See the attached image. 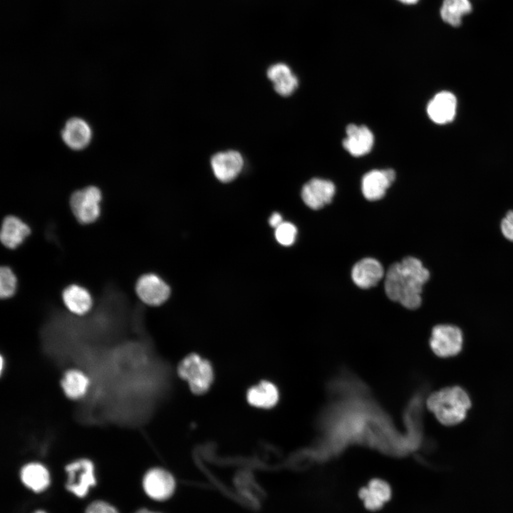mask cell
I'll return each instance as SVG.
<instances>
[{"label":"cell","instance_id":"6da1fadb","mask_svg":"<svg viewBox=\"0 0 513 513\" xmlns=\"http://www.w3.org/2000/svg\"><path fill=\"white\" fill-rule=\"evenodd\" d=\"M429 278L430 272L421 261L407 256L389 267L385 291L390 300L400 302L407 309H416L421 305L423 286Z\"/></svg>","mask_w":513,"mask_h":513},{"label":"cell","instance_id":"7a4b0ae2","mask_svg":"<svg viewBox=\"0 0 513 513\" xmlns=\"http://www.w3.org/2000/svg\"><path fill=\"white\" fill-rule=\"evenodd\" d=\"M428 409L445 425H454L462 422L470 408L467 393L461 388H446L430 395Z\"/></svg>","mask_w":513,"mask_h":513},{"label":"cell","instance_id":"3957f363","mask_svg":"<svg viewBox=\"0 0 513 513\" xmlns=\"http://www.w3.org/2000/svg\"><path fill=\"white\" fill-rule=\"evenodd\" d=\"M179 375L186 380L191 390L202 394L209 388L213 379L211 364L195 353L185 357L178 366Z\"/></svg>","mask_w":513,"mask_h":513},{"label":"cell","instance_id":"277c9868","mask_svg":"<svg viewBox=\"0 0 513 513\" xmlns=\"http://www.w3.org/2000/svg\"><path fill=\"white\" fill-rule=\"evenodd\" d=\"M101 200V192L95 186L74 192L70 198V205L76 219L82 224L96 221L100 214Z\"/></svg>","mask_w":513,"mask_h":513},{"label":"cell","instance_id":"5b68a950","mask_svg":"<svg viewBox=\"0 0 513 513\" xmlns=\"http://www.w3.org/2000/svg\"><path fill=\"white\" fill-rule=\"evenodd\" d=\"M68 480L66 489L79 497L86 496L90 487L96 483L94 466L88 459H79L66 467Z\"/></svg>","mask_w":513,"mask_h":513},{"label":"cell","instance_id":"8992f818","mask_svg":"<svg viewBox=\"0 0 513 513\" xmlns=\"http://www.w3.org/2000/svg\"><path fill=\"white\" fill-rule=\"evenodd\" d=\"M461 330L453 325L440 324L432 331L430 345L433 352L440 357H449L457 354L462 348Z\"/></svg>","mask_w":513,"mask_h":513},{"label":"cell","instance_id":"52a82bcc","mask_svg":"<svg viewBox=\"0 0 513 513\" xmlns=\"http://www.w3.org/2000/svg\"><path fill=\"white\" fill-rule=\"evenodd\" d=\"M135 291L140 300L150 306L161 305L170 294L169 286L155 274L141 276L137 281Z\"/></svg>","mask_w":513,"mask_h":513},{"label":"cell","instance_id":"ba28073f","mask_svg":"<svg viewBox=\"0 0 513 513\" xmlns=\"http://www.w3.org/2000/svg\"><path fill=\"white\" fill-rule=\"evenodd\" d=\"M142 485L145 493L152 499L162 501L169 498L175 488L172 475L162 468L148 470L143 477Z\"/></svg>","mask_w":513,"mask_h":513},{"label":"cell","instance_id":"9c48e42d","mask_svg":"<svg viewBox=\"0 0 513 513\" xmlns=\"http://www.w3.org/2000/svg\"><path fill=\"white\" fill-rule=\"evenodd\" d=\"M211 166L217 180L222 182H229L235 179L242 171L244 160L237 151L220 152L212 157Z\"/></svg>","mask_w":513,"mask_h":513},{"label":"cell","instance_id":"30bf717a","mask_svg":"<svg viewBox=\"0 0 513 513\" xmlns=\"http://www.w3.org/2000/svg\"><path fill=\"white\" fill-rule=\"evenodd\" d=\"M335 191V185L331 181L313 178L304 185L301 197L309 207L318 209L331 202Z\"/></svg>","mask_w":513,"mask_h":513},{"label":"cell","instance_id":"8fae6325","mask_svg":"<svg viewBox=\"0 0 513 513\" xmlns=\"http://www.w3.org/2000/svg\"><path fill=\"white\" fill-rule=\"evenodd\" d=\"M395 177V174L392 169L373 170L367 172L361 181L363 196L370 201L381 199Z\"/></svg>","mask_w":513,"mask_h":513},{"label":"cell","instance_id":"7c38bea8","mask_svg":"<svg viewBox=\"0 0 513 513\" xmlns=\"http://www.w3.org/2000/svg\"><path fill=\"white\" fill-rule=\"evenodd\" d=\"M373 142V135L366 126L350 124L346 128L343 146L353 156L360 157L371 150Z\"/></svg>","mask_w":513,"mask_h":513},{"label":"cell","instance_id":"4fadbf2b","mask_svg":"<svg viewBox=\"0 0 513 513\" xmlns=\"http://www.w3.org/2000/svg\"><path fill=\"white\" fill-rule=\"evenodd\" d=\"M384 270L381 264L373 258H364L353 267V281L361 289H369L375 286L383 278Z\"/></svg>","mask_w":513,"mask_h":513},{"label":"cell","instance_id":"5bb4252c","mask_svg":"<svg viewBox=\"0 0 513 513\" xmlns=\"http://www.w3.org/2000/svg\"><path fill=\"white\" fill-rule=\"evenodd\" d=\"M91 129L86 121L80 118H72L65 124L61 132L63 142L73 150L85 148L90 142Z\"/></svg>","mask_w":513,"mask_h":513},{"label":"cell","instance_id":"9a60e30c","mask_svg":"<svg viewBox=\"0 0 513 513\" xmlns=\"http://www.w3.org/2000/svg\"><path fill=\"white\" fill-rule=\"evenodd\" d=\"M457 100L455 96L447 91H442L430 101L427 112L430 118L438 124L450 122L455 117Z\"/></svg>","mask_w":513,"mask_h":513},{"label":"cell","instance_id":"2e32d148","mask_svg":"<svg viewBox=\"0 0 513 513\" xmlns=\"http://www.w3.org/2000/svg\"><path fill=\"white\" fill-rule=\"evenodd\" d=\"M30 232V227L21 219L7 216L2 223L1 241L6 247L15 249L23 243Z\"/></svg>","mask_w":513,"mask_h":513},{"label":"cell","instance_id":"e0dca14e","mask_svg":"<svg viewBox=\"0 0 513 513\" xmlns=\"http://www.w3.org/2000/svg\"><path fill=\"white\" fill-rule=\"evenodd\" d=\"M267 77L273 83L275 91L282 95H290L298 86V79L285 63H278L267 70Z\"/></svg>","mask_w":513,"mask_h":513},{"label":"cell","instance_id":"ac0fdd59","mask_svg":"<svg viewBox=\"0 0 513 513\" xmlns=\"http://www.w3.org/2000/svg\"><path fill=\"white\" fill-rule=\"evenodd\" d=\"M62 298L66 308L73 314L85 315L92 308L91 295L81 286L77 284L68 286L63 291Z\"/></svg>","mask_w":513,"mask_h":513},{"label":"cell","instance_id":"d6986e66","mask_svg":"<svg viewBox=\"0 0 513 513\" xmlns=\"http://www.w3.org/2000/svg\"><path fill=\"white\" fill-rule=\"evenodd\" d=\"M359 497L363 499L367 509L378 510L390 499L391 489L386 482L374 479L369 482L368 487L360 489Z\"/></svg>","mask_w":513,"mask_h":513},{"label":"cell","instance_id":"ffe728a7","mask_svg":"<svg viewBox=\"0 0 513 513\" xmlns=\"http://www.w3.org/2000/svg\"><path fill=\"white\" fill-rule=\"evenodd\" d=\"M90 383L88 376L81 370L76 368L67 370L61 381L64 394L71 400L83 398L89 389Z\"/></svg>","mask_w":513,"mask_h":513},{"label":"cell","instance_id":"44dd1931","mask_svg":"<svg viewBox=\"0 0 513 513\" xmlns=\"http://www.w3.org/2000/svg\"><path fill=\"white\" fill-rule=\"evenodd\" d=\"M22 482L36 492L46 489L50 484V475L47 468L38 462H30L24 465L20 472Z\"/></svg>","mask_w":513,"mask_h":513},{"label":"cell","instance_id":"7402d4cb","mask_svg":"<svg viewBox=\"0 0 513 513\" xmlns=\"http://www.w3.org/2000/svg\"><path fill=\"white\" fill-rule=\"evenodd\" d=\"M247 397L251 405L258 408H269L277 403L279 392L273 383L262 381L249 388Z\"/></svg>","mask_w":513,"mask_h":513},{"label":"cell","instance_id":"603a6c76","mask_svg":"<svg viewBox=\"0 0 513 513\" xmlns=\"http://www.w3.org/2000/svg\"><path fill=\"white\" fill-rule=\"evenodd\" d=\"M472 11L469 0H444L440 9L442 20L452 26L461 24L464 15Z\"/></svg>","mask_w":513,"mask_h":513},{"label":"cell","instance_id":"cb8c5ba5","mask_svg":"<svg viewBox=\"0 0 513 513\" xmlns=\"http://www.w3.org/2000/svg\"><path fill=\"white\" fill-rule=\"evenodd\" d=\"M17 288V279L12 269L9 266H1L0 269V296L2 299L11 297Z\"/></svg>","mask_w":513,"mask_h":513},{"label":"cell","instance_id":"d4e9b609","mask_svg":"<svg viewBox=\"0 0 513 513\" xmlns=\"http://www.w3.org/2000/svg\"><path fill=\"white\" fill-rule=\"evenodd\" d=\"M297 234L296 227L291 222H283L275 229V237L277 242L284 246L294 244Z\"/></svg>","mask_w":513,"mask_h":513},{"label":"cell","instance_id":"484cf974","mask_svg":"<svg viewBox=\"0 0 513 513\" xmlns=\"http://www.w3.org/2000/svg\"><path fill=\"white\" fill-rule=\"evenodd\" d=\"M500 229L503 236L513 242V210H510L502 219Z\"/></svg>","mask_w":513,"mask_h":513},{"label":"cell","instance_id":"4316f807","mask_svg":"<svg viewBox=\"0 0 513 513\" xmlns=\"http://www.w3.org/2000/svg\"><path fill=\"white\" fill-rule=\"evenodd\" d=\"M86 513H119L111 504L104 501H94L86 508Z\"/></svg>","mask_w":513,"mask_h":513},{"label":"cell","instance_id":"83f0119b","mask_svg":"<svg viewBox=\"0 0 513 513\" xmlns=\"http://www.w3.org/2000/svg\"><path fill=\"white\" fill-rule=\"evenodd\" d=\"M283 222L281 215L278 212L273 213L269 219V223L271 227L276 228Z\"/></svg>","mask_w":513,"mask_h":513},{"label":"cell","instance_id":"f1b7e54d","mask_svg":"<svg viewBox=\"0 0 513 513\" xmlns=\"http://www.w3.org/2000/svg\"><path fill=\"white\" fill-rule=\"evenodd\" d=\"M398 1H400L403 4H415L419 0H398Z\"/></svg>","mask_w":513,"mask_h":513},{"label":"cell","instance_id":"f546056e","mask_svg":"<svg viewBox=\"0 0 513 513\" xmlns=\"http://www.w3.org/2000/svg\"><path fill=\"white\" fill-rule=\"evenodd\" d=\"M135 513H158V512L150 511V510L146 509H141L137 511Z\"/></svg>","mask_w":513,"mask_h":513},{"label":"cell","instance_id":"4dcf8cb0","mask_svg":"<svg viewBox=\"0 0 513 513\" xmlns=\"http://www.w3.org/2000/svg\"><path fill=\"white\" fill-rule=\"evenodd\" d=\"M33 513H46V512H43V511H42V510H38V511H36V512H33Z\"/></svg>","mask_w":513,"mask_h":513}]
</instances>
